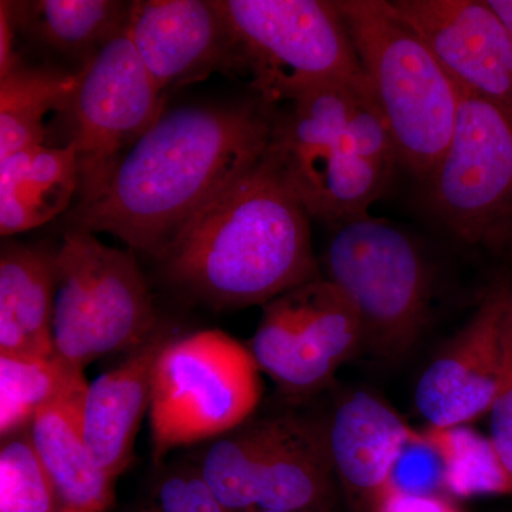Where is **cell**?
I'll return each instance as SVG.
<instances>
[{"mask_svg": "<svg viewBox=\"0 0 512 512\" xmlns=\"http://www.w3.org/2000/svg\"><path fill=\"white\" fill-rule=\"evenodd\" d=\"M56 512H99V511L87 510V508L69 507V505H63V507H60L59 510H57Z\"/></svg>", "mask_w": 512, "mask_h": 512, "instance_id": "obj_32", "label": "cell"}, {"mask_svg": "<svg viewBox=\"0 0 512 512\" xmlns=\"http://www.w3.org/2000/svg\"><path fill=\"white\" fill-rule=\"evenodd\" d=\"M248 349L286 396H311L363 349L362 326L348 298L320 276L262 306Z\"/></svg>", "mask_w": 512, "mask_h": 512, "instance_id": "obj_11", "label": "cell"}, {"mask_svg": "<svg viewBox=\"0 0 512 512\" xmlns=\"http://www.w3.org/2000/svg\"><path fill=\"white\" fill-rule=\"evenodd\" d=\"M325 276L359 316L363 349L400 360L417 345L431 305L429 266L409 234L380 218H355L332 227Z\"/></svg>", "mask_w": 512, "mask_h": 512, "instance_id": "obj_7", "label": "cell"}, {"mask_svg": "<svg viewBox=\"0 0 512 512\" xmlns=\"http://www.w3.org/2000/svg\"><path fill=\"white\" fill-rule=\"evenodd\" d=\"M460 89L512 106V35L484 0H393Z\"/></svg>", "mask_w": 512, "mask_h": 512, "instance_id": "obj_14", "label": "cell"}, {"mask_svg": "<svg viewBox=\"0 0 512 512\" xmlns=\"http://www.w3.org/2000/svg\"><path fill=\"white\" fill-rule=\"evenodd\" d=\"M53 254L6 245L0 255V355L56 356Z\"/></svg>", "mask_w": 512, "mask_h": 512, "instance_id": "obj_20", "label": "cell"}, {"mask_svg": "<svg viewBox=\"0 0 512 512\" xmlns=\"http://www.w3.org/2000/svg\"><path fill=\"white\" fill-rule=\"evenodd\" d=\"M453 137L427 183L430 210L468 245L512 228V106L460 89Z\"/></svg>", "mask_w": 512, "mask_h": 512, "instance_id": "obj_10", "label": "cell"}, {"mask_svg": "<svg viewBox=\"0 0 512 512\" xmlns=\"http://www.w3.org/2000/svg\"><path fill=\"white\" fill-rule=\"evenodd\" d=\"M137 512H225L207 487L190 478H161L150 500Z\"/></svg>", "mask_w": 512, "mask_h": 512, "instance_id": "obj_28", "label": "cell"}, {"mask_svg": "<svg viewBox=\"0 0 512 512\" xmlns=\"http://www.w3.org/2000/svg\"><path fill=\"white\" fill-rule=\"evenodd\" d=\"M326 423L336 478L355 503L376 511L404 448L420 433L389 404L363 390L346 396Z\"/></svg>", "mask_w": 512, "mask_h": 512, "instance_id": "obj_16", "label": "cell"}, {"mask_svg": "<svg viewBox=\"0 0 512 512\" xmlns=\"http://www.w3.org/2000/svg\"><path fill=\"white\" fill-rule=\"evenodd\" d=\"M86 389L40 410L28 430L62 504L106 512L114 501V481L96 466L84 441L82 404Z\"/></svg>", "mask_w": 512, "mask_h": 512, "instance_id": "obj_19", "label": "cell"}, {"mask_svg": "<svg viewBox=\"0 0 512 512\" xmlns=\"http://www.w3.org/2000/svg\"><path fill=\"white\" fill-rule=\"evenodd\" d=\"M261 101L164 110L124 151L73 227L107 232L157 259L264 156L274 111Z\"/></svg>", "mask_w": 512, "mask_h": 512, "instance_id": "obj_1", "label": "cell"}, {"mask_svg": "<svg viewBox=\"0 0 512 512\" xmlns=\"http://www.w3.org/2000/svg\"><path fill=\"white\" fill-rule=\"evenodd\" d=\"M156 308L136 258L73 227L53 254L52 338L77 369L133 352L156 333Z\"/></svg>", "mask_w": 512, "mask_h": 512, "instance_id": "obj_5", "label": "cell"}, {"mask_svg": "<svg viewBox=\"0 0 512 512\" xmlns=\"http://www.w3.org/2000/svg\"><path fill=\"white\" fill-rule=\"evenodd\" d=\"M63 507L29 430L2 440L0 512H56Z\"/></svg>", "mask_w": 512, "mask_h": 512, "instance_id": "obj_25", "label": "cell"}, {"mask_svg": "<svg viewBox=\"0 0 512 512\" xmlns=\"http://www.w3.org/2000/svg\"><path fill=\"white\" fill-rule=\"evenodd\" d=\"M77 76L69 109L80 174L74 205L99 194L124 151L165 110L164 93L141 63L127 28L87 60Z\"/></svg>", "mask_w": 512, "mask_h": 512, "instance_id": "obj_12", "label": "cell"}, {"mask_svg": "<svg viewBox=\"0 0 512 512\" xmlns=\"http://www.w3.org/2000/svg\"><path fill=\"white\" fill-rule=\"evenodd\" d=\"M251 512H288V511H264V510H255ZM293 512H335L332 508H323V510H311V511H293Z\"/></svg>", "mask_w": 512, "mask_h": 512, "instance_id": "obj_33", "label": "cell"}, {"mask_svg": "<svg viewBox=\"0 0 512 512\" xmlns=\"http://www.w3.org/2000/svg\"><path fill=\"white\" fill-rule=\"evenodd\" d=\"M309 221L264 154L158 261L173 284L214 308L264 306L322 276Z\"/></svg>", "mask_w": 512, "mask_h": 512, "instance_id": "obj_2", "label": "cell"}, {"mask_svg": "<svg viewBox=\"0 0 512 512\" xmlns=\"http://www.w3.org/2000/svg\"><path fill=\"white\" fill-rule=\"evenodd\" d=\"M265 157L309 217L330 227L369 215L400 165L366 74L274 111Z\"/></svg>", "mask_w": 512, "mask_h": 512, "instance_id": "obj_3", "label": "cell"}, {"mask_svg": "<svg viewBox=\"0 0 512 512\" xmlns=\"http://www.w3.org/2000/svg\"><path fill=\"white\" fill-rule=\"evenodd\" d=\"M214 456L222 488L239 512L332 508L328 423L295 413L249 419L221 437Z\"/></svg>", "mask_w": 512, "mask_h": 512, "instance_id": "obj_9", "label": "cell"}, {"mask_svg": "<svg viewBox=\"0 0 512 512\" xmlns=\"http://www.w3.org/2000/svg\"><path fill=\"white\" fill-rule=\"evenodd\" d=\"M511 285H495L466 325L421 373L414 404L429 429L466 426L490 412L503 366V323Z\"/></svg>", "mask_w": 512, "mask_h": 512, "instance_id": "obj_13", "label": "cell"}, {"mask_svg": "<svg viewBox=\"0 0 512 512\" xmlns=\"http://www.w3.org/2000/svg\"><path fill=\"white\" fill-rule=\"evenodd\" d=\"M439 488H444L443 461L426 433H420L404 448L394 468L390 490L404 494L437 495Z\"/></svg>", "mask_w": 512, "mask_h": 512, "instance_id": "obj_27", "label": "cell"}, {"mask_svg": "<svg viewBox=\"0 0 512 512\" xmlns=\"http://www.w3.org/2000/svg\"><path fill=\"white\" fill-rule=\"evenodd\" d=\"M399 164L426 184L456 126L460 90L386 0H338Z\"/></svg>", "mask_w": 512, "mask_h": 512, "instance_id": "obj_4", "label": "cell"}, {"mask_svg": "<svg viewBox=\"0 0 512 512\" xmlns=\"http://www.w3.org/2000/svg\"><path fill=\"white\" fill-rule=\"evenodd\" d=\"M262 396L251 350L221 330L171 338L158 357L151 394L154 463L171 450L215 439L251 419Z\"/></svg>", "mask_w": 512, "mask_h": 512, "instance_id": "obj_8", "label": "cell"}, {"mask_svg": "<svg viewBox=\"0 0 512 512\" xmlns=\"http://www.w3.org/2000/svg\"><path fill=\"white\" fill-rule=\"evenodd\" d=\"M130 9L119 0L10 2L15 29L83 64L126 30Z\"/></svg>", "mask_w": 512, "mask_h": 512, "instance_id": "obj_21", "label": "cell"}, {"mask_svg": "<svg viewBox=\"0 0 512 512\" xmlns=\"http://www.w3.org/2000/svg\"><path fill=\"white\" fill-rule=\"evenodd\" d=\"M512 35V0H487Z\"/></svg>", "mask_w": 512, "mask_h": 512, "instance_id": "obj_31", "label": "cell"}, {"mask_svg": "<svg viewBox=\"0 0 512 512\" xmlns=\"http://www.w3.org/2000/svg\"><path fill=\"white\" fill-rule=\"evenodd\" d=\"M444 467V490L454 497L512 494V480L495 453L490 437L466 426L429 429Z\"/></svg>", "mask_w": 512, "mask_h": 512, "instance_id": "obj_24", "label": "cell"}, {"mask_svg": "<svg viewBox=\"0 0 512 512\" xmlns=\"http://www.w3.org/2000/svg\"><path fill=\"white\" fill-rule=\"evenodd\" d=\"M127 33L163 93L214 72L239 76L234 37L215 0L131 2Z\"/></svg>", "mask_w": 512, "mask_h": 512, "instance_id": "obj_15", "label": "cell"}, {"mask_svg": "<svg viewBox=\"0 0 512 512\" xmlns=\"http://www.w3.org/2000/svg\"><path fill=\"white\" fill-rule=\"evenodd\" d=\"M84 370L60 357L0 355V436L28 430L40 410L86 389Z\"/></svg>", "mask_w": 512, "mask_h": 512, "instance_id": "obj_23", "label": "cell"}, {"mask_svg": "<svg viewBox=\"0 0 512 512\" xmlns=\"http://www.w3.org/2000/svg\"><path fill=\"white\" fill-rule=\"evenodd\" d=\"M13 26L10 2H0V77L6 76L18 66V56L13 53Z\"/></svg>", "mask_w": 512, "mask_h": 512, "instance_id": "obj_30", "label": "cell"}, {"mask_svg": "<svg viewBox=\"0 0 512 512\" xmlns=\"http://www.w3.org/2000/svg\"><path fill=\"white\" fill-rule=\"evenodd\" d=\"M171 338L167 329L158 328L116 369L87 384L82 404L84 441L96 466L113 481L133 463L138 429L150 412L157 360Z\"/></svg>", "mask_w": 512, "mask_h": 512, "instance_id": "obj_17", "label": "cell"}, {"mask_svg": "<svg viewBox=\"0 0 512 512\" xmlns=\"http://www.w3.org/2000/svg\"><path fill=\"white\" fill-rule=\"evenodd\" d=\"M77 150L43 144L0 160V234H20L55 220L79 197Z\"/></svg>", "mask_w": 512, "mask_h": 512, "instance_id": "obj_18", "label": "cell"}, {"mask_svg": "<svg viewBox=\"0 0 512 512\" xmlns=\"http://www.w3.org/2000/svg\"><path fill=\"white\" fill-rule=\"evenodd\" d=\"M76 73L19 63L0 77V160L46 144V120L55 111L69 113Z\"/></svg>", "mask_w": 512, "mask_h": 512, "instance_id": "obj_22", "label": "cell"}, {"mask_svg": "<svg viewBox=\"0 0 512 512\" xmlns=\"http://www.w3.org/2000/svg\"><path fill=\"white\" fill-rule=\"evenodd\" d=\"M490 440L504 470L512 480V286L503 323V366L490 412Z\"/></svg>", "mask_w": 512, "mask_h": 512, "instance_id": "obj_26", "label": "cell"}, {"mask_svg": "<svg viewBox=\"0 0 512 512\" xmlns=\"http://www.w3.org/2000/svg\"><path fill=\"white\" fill-rule=\"evenodd\" d=\"M376 512H457L440 495L404 494L389 490Z\"/></svg>", "mask_w": 512, "mask_h": 512, "instance_id": "obj_29", "label": "cell"}, {"mask_svg": "<svg viewBox=\"0 0 512 512\" xmlns=\"http://www.w3.org/2000/svg\"><path fill=\"white\" fill-rule=\"evenodd\" d=\"M234 37L239 76L266 107L336 80L363 76L338 3L215 0Z\"/></svg>", "mask_w": 512, "mask_h": 512, "instance_id": "obj_6", "label": "cell"}]
</instances>
